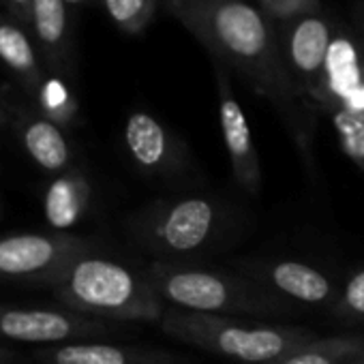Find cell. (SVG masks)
Returning a JSON list of instances; mask_svg holds the SVG:
<instances>
[{"label":"cell","instance_id":"obj_1","mask_svg":"<svg viewBox=\"0 0 364 364\" xmlns=\"http://www.w3.org/2000/svg\"><path fill=\"white\" fill-rule=\"evenodd\" d=\"M213 56L238 73L245 84L277 109L304 171L317 173L315 114L296 92L281 56L279 31L249 0H210L206 7L182 22Z\"/></svg>","mask_w":364,"mask_h":364},{"label":"cell","instance_id":"obj_2","mask_svg":"<svg viewBox=\"0 0 364 364\" xmlns=\"http://www.w3.org/2000/svg\"><path fill=\"white\" fill-rule=\"evenodd\" d=\"M238 228L234 208L206 193L159 198L127 219V232L152 262H200Z\"/></svg>","mask_w":364,"mask_h":364},{"label":"cell","instance_id":"obj_3","mask_svg":"<svg viewBox=\"0 0 364 364\" xmlns=\"http://www.w3.org/2000/svg\"><path fill=\"white\" fill-rule=\"evenodd\" d=\"M144 274L159 298L173 309L249 319L294 313L238 270L210 268L200 262H150Z\"/></svg>","mask_w":364,"mask_h":364},{"label":"cell","instance_id":"obj_4","mask_svg":"<svg viewBox=\"0 0 364 364\" xmlns=\"http://www.w3.org/2000/svg\"><path fill=\"white\" fill-rule=\"evenodd\" d=\"M50 289L65 309L114 323H159L167 311L144 270L135 272L97 253L80 257Z\"/></svg>","mask_w":364,"mask_h":364},{"label":"cell","instance_id":"obj_5","mask_svg":"<svg viewBox=\"0 0 364 364\" xmlns=\"http://www.w3.org/2000/svg\"><path fill=\"white\" fill-rule=\"evenodd\" d=\"M161 330L191 347L210 351L236 364H274L317 338L313 330L264 319L193 313L167 306Z\"/></svg>","mask_w":364,"mask_h":364},{"label":"cell","instance_id":"obj_6","mask_svg":"<svg viewBox=\"0 0 364 364\" xmlns=\"http://www.w3.org/2000/svg\"><path fill=\"white\" fill-rule=\"evenodd\" d=\"M97 245L69 232H22L0 236V281L52 287Z\"/></svg>","mask_w":364,"mask_h":364},{"label":"cell","instance_id":"obj_7","mask_svg":"<svg viewBox=\"0 0 364 364\" xmlns=\"http://www.w3.org/2000/svg\"><path fill=\"white\" fill-rule=\"evenodd\" d=\"M122 144L133 167L148 180L185 185L196 178V161L189 144L146 109H135L127 116Z\"/></svg>","mask_w":364,"mask_h":364},{"label":"cell","instance_id":"obj_8","mask_svg":"<svg viewBox=\"0 0 364 364\" xmlns=\"http://www.w3.org/2000/svg\"><path fill=\"white\" fill-rule=\"evenodd\" d=\"M118 332L114 321L86 317L65 306L0 304V343L52 347L75 341H99Z\"/></svg>","mask_w":364,"mask_h":364},{"label":"cell","instance_id":"obj_9","mask_svg":"<svg viewBox=\"0 0 364 364\" xmlns=\"http://www.w3.org/2000/svg\"><path fill=\"white\" fill-rule=\"evenodd\" d=\"M234 270L249 277L294 313L296 309L328 313L341 294V285L332 274L300 259H236Z\"/></svg>","mask_w":364,"mask_h":364},{"label":"cell","instance_id":"obj_10","mask_svg":"<svg viewBox=\"0 0 364 364\" xmlns=\"http://www.w3.org/2000/svg\"><path fill=\"white\" fill-rule=\"evenodd\" d=\"M334 28H336V20L323 9L277 26L285 71L300 99L311 109H313V97L323 75Z\"/></svg>","mask_w":364,"mask_h":364},{"label":"cell","instance_id":"obj_11","mask_svg":"<svg viewBox=\"0 0 364 364\" xmlns=\"http://www.w3.org/2000/svg\"><path fill=\"white\" fill-rule=\"evenodd\" d=\"M313 109L319 116L332 109L364 114V33L360 28L336 22Z\"/></svg>","mask_w":364,"mask_h":364},{"label":"cell","instance_id":"obj_12","mask_svg":"<svg viewBox=\"0 0 364 364\" xmlns=\"http://www.w3.org/2000/svg\"><path fill=\"white\" fill-rule=\"evenodd\" d=\"M215 80L219 97V122L223 144L230 156V165L238 187L249 196H259L262 191V163L255 148L245 109L234 92L230 69L215 60Z\"/></svg>","mask_w":364,"mask_h":364},{"label":"cell","instance_id":"obj_13","mask_svg":"<svg viewBox=\"0 0 364 364\" xmlns=\"http://www.w3.org/2000/svg\"><path fill=\"white\" fill-rule=\"evenodd\" d=\"M0 101L9 112V124H14L22 148L43 171L56 176L73 167V148L63 127L39 114L35 105L18 103L7 88Z\"/></svg>","mask_w":364,"mask_h":364},{"label":"cell","instance_id":"obj_14","mask_svg":"<svg viewBox=\"0 0 364 364\" xmlns=\"http://www.w3.org/2000/svg\"><path fill=\"white\" fill-rule=\"evenodd\" d=\"M35 364H196L191 358L167 349L120 345L105 341H75L33 351Z\"/></svg>","mask_w":364,"mask_h":364},{"label":"cell","instance_id":"obj_15","mask_svg":"<svg viewBox=\"0 0 364 364\" xmlns=\"http://www.w3.org/2000/svg\"><path fill=\"white\" fill-rule=\"evenodd\" d=\"M67 0H33L31 35L48 71L73 73V37Z\"/></svg>","mask_w":364,"mask_h":364},{"label":"cell","instance_id":"obj_16","mask_svg":"<svg viewBox=\"0 0 364 364\" xmlns=\"http://www.w3.org/2000/svg\"><path fill=\"white\" fill-rule=\"evenodd\" d=\"M92 185L88 176L71 167L63 173L52 176L43 191V217L52 232H69L80 225L90 210Z\"/></svg>","mask_w":364,"mask_h":364},{"label":"cell","instance_id":"obj_17","mask_svg":"<svg viewBox=\"0 0 364 364\" xmlns=\"http://www.w3.org/2000/svg\"><path fill=\"white\" fill-rule=\"evenodd\" d=\"M0 63L7 67L28 97L35 95L48 71L31 31L9 14L0 16Z\"/></svg>","mask_w":364,"mask_h":364},{"label":"cell","instance_id":"obj_18","mask_svg":"<svg viewBox=\"0 0 364 364\" xmlns=\"http://www.w3.org/2000/svg\"><path fill=\"white\" fill-rule=\"evenodd\" d=\"M364 362L362 334L317 336L274 364H360Z\"/></svg>","mask_w":364,"mask_h":364},{"label":"cell","instance_id":"obj_19","mask_svg":"<svg viewBox=\"0 0 364 364\" xmlns=\"http://www.w3.org/2000/svg\"><path fill=\"white\" fill-rule=\"evenodd\" d=\"M31 99L39 114H43L48 120L56 122L65 131L75 127L80 120V101L75 90L71 88L69 75L46 71V77Z\"/></svg>","mask_w":364,"mask_h":364},{"label":"cell","instance_id":"obj_20","mask_svg":"<svg viewBox=\"0 0 364 364\" xmlns=\"http://www.w3.org/2000/svg\"><path fill=\"white\" fill-rule=\"evenodd\" d=\"M109 22L124 35H141L159 11V0H99Z\"/></svg>","mask_w":364,"mask_h":364},{"label":"cell","instance_id":"obj_21","mask_svg":"<svg viewBox=\"0 0 364 364\" xmlns=\"http://www.w3.org/2000/svg\"><path fill=\"white\" fill-rule=\"evenodd\" d=\"M328 315L349 328L364 330V268L353 270L341 285V294Z\"/></svg>","mask_w":364,"mask_h":364},{"label":"cell","instance_id":"obj_22","mask_svg":"<svg viewBox=\"0 0 364 364\" xmlns=\"http://www.w3.org/2000/svg\"><path fill=\"white\" fill-rule=\"evenodd\" d=\"M326 116L334 127L343 154L364 173V114L332 109Z\"/></svg>","mask_w":364,"mask_h":364},{"label":"cell","instance_id":"obj_23","mask_svg":"<svg viewBox=\"0 0 364 364\" xmlns=\"http://www.w3.org/2000/svg\"><path fill=\"white\" fill-rule=\"evenodd\" d=\"M257 7L274 26L323 9L319 0H257Z\"/></svg>","mask_w":364,"mask_h":364},{"label":"cell","instance_id":"obj_24","mask_svg":"<svg viewBox=\"0 0 364 364\" xmlns=\"http://www.w3.org/2000/svg\"><path fill=\"white\" fill-rule=\"evenodd\" d=\"M210 0H159V5L171 14L176 20L185 22L187 18H191L193 14H198L202 7H206Z\"/></svg>","mask_w":364,"mask_h":364},{"label":"cell","instance_id":"obj_25","mask_svg":"<svg viewBox=\"0 0 364 364\" xmlns=\"http://www.w3.org/2000/svg\"><path fill=\"white\" fill-rule=\"evenodd\" d=\"M7 14L18 20L20 24H24L26 28L31 26V9H33V0H3ZM31 31V28H28Z\"/></svg>","mask_w":364,"mask_h":364},{"label":"cell","instance_id":"obj_26","mask_svg":"<svg viewBox=\"0 0 364 364\" xmlns=\"http://www.w3.org/2000/svg\"><path fill=\"white\" fill-rule=\"evenodd\" d=\"M0 364H35V362L22 355L18 349L9 347L7 343H0Z\"/></svg>","mask_w":364,"mask_h":364},{"label":"cell","instance_id":"obj_27","mask_svg":"<svg viewBox=\"0 0 364 364\" xmlns=\"http://www.w3.org/2000/svg\"><path fill=\"white\" fill-rule=\"evenodd\" d=\"M5 124H9V112H7L5 103L0 101V129H3Z\"/></svg>","mask_w":364,"mask_h":364},{"label":"cell","instance_id":"obj_28","mask_svg":"<svg viewBox=\"0 0 364 364\" xmlns=\"http://www.w3.org/2000/svg\"><path fill=\"white\" fill-rule=\"evenodd\" d=\"M88 3H92V0H67V5H69V7H73V9L86 7Z\"/></svg>","mask_w":364,"mask_h":364},{"label":"cell","instance_id":"obj_29","mask_svg":"<svg viewBox=\"0 0 364 364\" xmlns=\"http://www.w3.org/2000/svg\"><path fill=\"white\" fill-rule=\"evenodd\" d=\"M0 219H3V200H0Z\"/></svg>","mask_w":364,"mask_h":364},{"label":"cell","instance_id":"obj_30","mask_svg":"<svg viewBox=\"0 0 364 364\" xmlns=\"http://www.w3.org/2000/svg\"><path fill=\"white\" fill-rule=\"evenodd\" d=\"M360 31H362V33H364V22H362V26H360Z\"/></svg>","mask_w":364,"mask_h":364},{"label":"cell","instance_id":"obj_31","mask_svg":"<svg viewBox=\"0 0 364 364\" xmlns=\"http://www.w3.org/2000/svg\"><path fill=\"white\" fill-rule=\"evenodd\" d=\"M360 364H364V362H360Z\"/></svg>","mask_w":364,"mask_h":364}]
</instances>
